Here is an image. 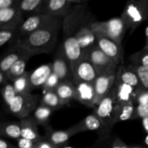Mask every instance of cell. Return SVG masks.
Wrapping results in <instances>:
<instances>
[{
	"mask_svg": "<svg viewBox=\"0 0 148 148\" xmlns=\"http://www.w3.org/2000/svg\"><path fill=\"white\" fill-rule=\"evenodd\" d=\"M23 22V14L16 7L0 9V27H13L19 28Z\"/></svg>",
	"mask_w": 148,
	"mask_h": 148,
	"instance_id": "ac0fdd59",
	"label": "cell"
},
{
	"mask_svg": "<svg viewBox=\"0 0 148 148\" xmlns=\"http://www.w3.org/2000/svg\"><path fill=\"white\" fill-rule=\"evenodd\" d=\"M91 23L88 19L77 33V39L83 53L97 45V36L91 27Z\"/></svg>",
	"mask_w": 148,
	"mask_h": 148,
	"instance_id": "e0dca14e",
	"label": "cell"
},
{
	"mask_svg": "<svg viewBox=\"0 0 148 148\" xmlns=\"http://www.w3.org/2000/svg\"><path fill=\"white\" fill-rule=\"evenodd\" d=\"M91 27L95 34L108 37L121 44L127 29L121 17H114L106 21L92 22Z\"/></svg>",
	"mask_w": 148,
	"mask_h": 148,
	"instance_id": "5b68a950",
	"label": "cell"
},
{
	"mask_svg": "<svg viewBox=\"0 0 148 148\" xmlns=\"http://www.w3.org/2000/svg\"><path fill=\"white\" fill-rule=\"evenodd\" d=\"M70 130L75 134L83 132L95 131V130H98L99 132L102 130V124L98 117L95 115V113H93L87 116L84 119L77 124L71 127Z\"/></svg>",
	"mask_w": 148,
	"mask_h": 148,
	"instance_id": "44dd1931",
	"label": "cell"
},
{
	"mask_svg": "<svg viewBox=\"0 0 148 148\" xmlns=\"http://www.w3.org/2000/svg\"><path fill=\"white\" fill-rule=\"evenodd\" d=\"M119 83H124L134 87L136 89H141L140 79L136 72L132 69L130 66L125 67L123 65H120L116 71V82Z\"/></svg>",
	"mask_w": 148,
	"mask_h": 148,
	"instance_id": "603a6c76",
	"label": "cell"
},
{
	"mask_svg": "<svg viewBox=\"0 0 148 148\" xmlns=\"http://www.w3.org/2000/svg\"><path fill=\"white\" fill-rule=\"evenodd\" d=\"M1 95L4 103L7 106H8L12 102L17 94L16 93L13 85L12 84L7 83L1 88Z\"/></svg>",
	"mask_w": 148,
	"mask_h": 148,
	"instance_id": "e575fe53",
	"label": "cell"
},
{
	"mask_svg": "<svg viewBox=\"0 0 148 148\" xmlns=\"http://www.w3.org/2000/svg\"><path fill=\"white\" fill-rule=\"evenodd\" d=\"M147 117H148V104H137L136 106L134 119L139 118L143 119Z\"/></svg>",
	"mask_w": 148,
	"mask_h": 148,
	"instance_id": "8d00e7d4",
	"label": "cell"
},
{
	"mask_svg": "<svg viewBox=\"0 0 148 148\" xmlns=\"http://www.w3.org/2000/svg\"><path fill=\"white\" fill-rule=\"evenodd\" d=\"M0 132L1 136L14 140H17L21 137V128L19 123H2L0 127Z\"/></svg>",
	"mask_w": 148,
	"mask_h": 148,
	"instance_id": "f1b7e54d",
	"label": "cell"
},
{
	"mask_svg": "<svg viewBox=\"0 0 148 148\" xmlns=\"http://www.w3.org/2000/svg\"><path fill=\"white\" fill-rule=\"evenodd\" d=\"M36 148H56L49 140H46L44 137H42V138L37 142L36 144Z\"/></svg>",
	"mask_w": 148,
	"mask_h": 148,
	"instance_id": "ab89813d",
	"label": "cell"
},
{
	"mask_svg": "<svg viewBox=\"0 0 148 148\" xmlns=\"http://www.w3.org/2000/svg\"><path fill=\"white\" fill-rule=\"evenodd\" d=\"M116 105L112 89L110 93L103 98L95 106L94 113L102 124V130L98 132L99 138H107L110 137L111 130L116 124Z\"/></svg>",
	"mask_w": 148,
	"mask_h": 148,
	"instance_id": "3957f363",
	"label": "cell"
},
{
	"mask_svg": "<svg viewBox=\"0 0 148 148\" xmlns=\"http://www.w3.org/2000/svg\"><path fill=\"white\" fill-rule=\"evenodd\" d=\"M39 99L40 97L38 95L18 94L7 107L12 114L21 120L27 118L33 111L34 112L38 107Z\"/></svg>",
	"mask_w": 148,
	"mask_h": 148,
	"instance_id": "8992f818",
	"label": "cell"
},
{
	"mask_svg": "<svg viewBox=\"0 0 148 148\" xmlns=\"http://www.w3.org/2000/svg\"><path fill=\"white\" fill-rule=\"evenodd\" d=\"M55 91L60 100L62 106L69 103L72 99H75V88L72 81H62Z\"/></svg>",
	"mask_w": 148,
	"mask_h": 148,
	"instance_id": "cb8c5ba5",
	"label": "cell"
},
{
	"mask_svg": "<svg viewBox=\"0 0 148 148\" xmlns=\"http://www.w3.org/2000/svg\"><path fill=\"white\" fill-rule=\"evenodd\" d=\"M52 72L51 63L41 65L30 72V81L32 90L43 88Z\"/></svg>",
	"mask_w": 148,
	"mask_h": 148,
	"instance_id": "d6986e66",
	"label": "cell"
},
{
	"mask_svg": "<svg viewBox=\"0 0 148 148\" xmlns=\"http://www.w3.org/2000/svg\"><path fill=\"white\" fill-rule=\"evenodd\" d=\"M17 30V27H0V46H4L6 43L12 40H14L15 43Z\"/></svg>",
	"mask_w": 148,
	"mask_h": 148,
	"instance_id": "1f68e13d",
	"label": "cell"
},
{
	"mask_svg": "<svg viewBox=\"0 0 148 148\" xmlns=\"http://www.w3.org/2000/svg\"><path fill=\"white\" fill-rule=\"evenodd\" d=\"M17 0H0V9L14 7L17 5Z\"/></svg>",
	"mask_w": 148,
	"mask_h": 148,
	"instance_id": "b9f144b4",
	"label": "cell"
},
{
	"mask_svg": "<svg viewBox=\"0 0 148 148\" xmlns=\"http://www.w3.org/2000/svg\"><path fill=\"white\" fill-rule=\"evenodd\" d=\"M144 143H145V144L146 147H148V134L146 135L145 138V140H144Z\"/></svg>",
	"mask_w": 148,
	"mask_h": 148,
	"instance_id": "7dc6e473",
	"label": "cell"
},
{
	"mask_svg": "<svg viewBox=\"0 0 148 148\" xmlns=\"http://www.w3.org/2000/svg\"><path fill=\"white\" fill-rule=\"evenodd\" d=\"M54 17H55L44 14V13L29 16L19 27L18 30H17L16 42H17L23 38L28 36L29 34L33 33L36 30L40 29V27L51 21Z\"/></svg>",
	"mask_w": 148,
	"mask_h": 148,
	"instance_id": "9c48e42d",
	"label": "cell"
},
{
	"mask_svg": "<svg viewBox=\"0 0 148 148\" xmlns=\"http://www.w3.org/2000/svg\"><path fill=\"white\" fill-rule=\"evenodd\" d=\"M61 82H62V81L59 79V77H58L56 74L52 72V74L50 75V77H49V79H47L46 82L45 83L44 86H43V90H44V92L55 90Z\"/></svg>",
	"mask_w": 148,
	"mask_h": 148,
	"instance_id": "d590c367",
	"label": "cell"
},
{
	"mask_svg": "<svg viewBox=\"0 0 148 148\" xmlns=\"http://www.w3.org/2000/svg\"><path fill=\"white\" fill-rule=\"evenodd\" d=\"M72 7L70 0H45L43 13L64 19L69 14Z\"/></svg>",
	"mask_w": 148,
	"mask_h": 148,
	"instance_id": "9a60e30c",
	"label": "cell"
},
{
	"mask_svg": "<svg viewBox=\"0 0 148 148\" xmlns=\"http://www.w3.org/2000/svg\"><path fill=\"white\" fill-rule=\"evenodd\" d=\"M139 90L134 87L124 83L116 82L113 88L114 98L116 104L125 105V104H137V96Z\"/></svg>",
	"mask_w": 148,
	"mask_h": 148,
	"instance_id": "2e32d148",
	"label": "cell"
},
{
	"mask_svg": "<svg viewBox=\"0 0 148 148\" xmlns=\"http://www.w3.org/2000/svg\"><path fill=\"white\" fill-rule=\"evenodd\" d=\"M137 104H148V90L140 89L138 90L137 96Z\"/></svg>",
	"mask_w": 148,
	"mask_h": 148,
	"instance_id": "74e56055",
	"label": "cell"
},
{
	"mask_svg": "<svg viewBox=\"0 0 148 148\" xmlns=\"http://www.w3.org/2000/svg\"><path fill=\"white\" fill-rule=\"evenodd\" d=\"M30 57H32V56H27L23 57L12 66V67L6 73L9 81L13 82L18 77L23 76L25 73L26 64H27V61L30 59Z\"/></svg>",
	"mask_w": 148,
	"mask_h": 148,
	"instance_id": "4316f807",
	"label": "cell"
},
{
	"mask_svg": "<svg viewBox=\"0 0 148 148\" xmlns=\"http://www.w3.org/2000/svg\"><path fill=\"white\" fill-rule=\"evenodd\" d=\"M51 66L53 72L59 77L61 81L70 80V78L72 77L70 63L62 46H61L55 55Z\"/></svg>",
	"mask_w": 148,
	"mask_h": 148,
	"instance_id": "4fadbf2b",
	"label": "cell"
},
{
	"mask_svg": "<svg viewBox=\"0 0 148 148\" xmlns=\"http://www.w3.org/2000/svg\"><path fill=\"white\" fill-rule=\"evenodd\" d=\"M73 135H75V134L70 128L66 130H53L49 127L44 137L55 147L59 148L67 145L68 141Z\"/></svg>",
	"mask_w": 148,
	"mask_h": 148,
	"instance_id": "ffe728a7",
	"label": "cell"
},
{
	"mask_svg": "<svg viewBox=\"0 0 148 148\" xmlns=\"http://www.w3.org/2000/svg\"><path fill=\"white\" fill-rule=\"evenodd\" d=\"M142 124H143L144 130L146 132L147 134H148V117L142 119Z\"/></svg>",
	"mask_w": 148,
	"mask_h": 148,
	"instance_id": "f6af8a7d",
	"label": "cell"
},
{
	"mask_svg": "<svg viewBox=\"0 0 148 148\" xmlns=\"http://www.w3.org/2000/svg\"><path fill=\"white\" fill-rule=\"evenodd\" d=\"M53 110L49 107L40 104L33 112V117L38 125H46L51 115Z\"/></svg>",
	"mask_w": 148,
	"mask_h": 148,
	"instance_id": "f546056e",
	"label": "cell"
},
{
	"mask_svg": "<svg viewBox=\"0 0 148 148\" xmlns=\"http://www.w3.org/2000/svg\"><path fill=\"white\" fill-rule=\"evenodd\" d=\"M83 55L88 58L91 63L94 65L98 74L106 73L111 71L117 70V64L108 57L101 49L95 45L89 50L84 52Z\"/></svg>",
	"mask_w": 148,
	"mask_h": 148,
	"instance_id": "52a82bcc",
	"label": "cell"
},
{
	"mask_svg": "<svg viewBox=\"0 0 148 148\" xmlns=\"http://www.w3.org/2000/svg\"><path fill=\"white\" fill-rule=\"evenodd\" d=\"M121 18L127 29L134 31L148 19V0H131L126 4Z\"/></svg>",
	"mask_w": 148,
	"mask_h": 148,
	"instance_id": "277c9868",
	"label": "cell"
},
{
	"mask_svg": "<svg viewBox=\"0 0 148 148\" xmlns=\"http://www.w3.org/2000/svg\"><path fill=\"white\" fill-rule=\"evenodd\" d=\"M87 3L73 5L69 14L62 21L64 32L62 48L73 69L82 58L83 51L77 39V33L82 25L89 18Z\"/></svg>",
	"mask_w": 148,
	"mask_h": 148,
	"instance_id": "6da1fadb",
	"label": "cell"
},
{
	"mask_svg": "<svg viewBox=\"0 0 148 148\" xmlns=\"http://www.w3.org/2000/svg\"><path fill=\"white\" fill-rule=\"evenodd\" d=\"M131 64L143 66L148 68V50L143 48L140 51L134 53L130 57Z\"/></svg>",
	"mask_w": 148,
	"mask_h": 148,
	"instance_id": "d6a6232c",
	"label": "cell"
},
{
	"mask_svg": "<svg viewBox=\"0 0 148 148\" xmlns=\"http://www.w3.org/2000/svg\"><path fill=\"white\" fill-rule=\"evenodd\" d=\"M72 82H85L94 84L99 74L90 61L82 56L76 66L72 69Z\"/></svg>",
	"mask_w": 148,
	"mask_h": 148,
	"instance_id": "ba28073f",
	"label": "cell"
},
{
	"mask_svg": "<svg viewBox=\"0 0 148 148\" xmlns=\"http://www.w3.org/2000/svg\"><path fill=\"white\" fill-rule=\"evenodd\" d=\"M33 148H36V147H33Z\"/></svg>",
	"mask_w": 148,
	"mask_h": 148,
	"instance_id": "681fc988",
	"label": "cell"
},
{
	"mask_svg": "<svg viewBox=\"0 0 148 148\" xmlns=\"http://www.w3.org/2000/svg\"><path fill=\"white\" fill-rule=\"evenodd\" d=\"M62 27V18L54 17L40 29L18 41L35 54L50 53L56 46Z\"/></svg>",
	"mask_w": 148,
	"mask_h": 148,
	"instance_id": "7a4b0ae2",
	"label": "cell"
},
{
	"mask_svg": "<svg viewBox=\"0 0 148 148\" xmlns=\"http://www.w3.org/2000/svg\"><path fill=\"white\" fill-rule=\"evenodd\" d=\"M40 104L51 108L53 111L62 107L60 100L55 90L44 92L40 101Z\"/></svg>",
	"mask_w": 148,
	"mask_h": 148,
	"instance_id": "4dcf8cb0",
	"label": "cell"
},
{
	"mask_svg": "<svg viewBox=\"0 0 148 148\" xmlns=\"http://www.w3.org/2000/svg\"><path fill=\"white\" fill-rule=\"evenodd\" d=\"M8 79H7V77L6 73H4L2 72H0V84H1V87L4 86L6 84H7Z\"/></svg>",
	"mask_w": 148,
	"mask_h": 148,
	"instance_id": "ee69618b",
	"label": "cell"
},
{
	"mask_svg": "<svg viewBox=\"0 0 148 148\" xmlns=\"http://www.w3.org/2000/svg\"><path fill=\"white\" fill-rule=\"evenodd\" d=\"M97 45L117 65L124 63L122 44L104 36L96 34Z\"/></svg>",
	"mask_w": 148,
	"mask_h": 148,
	"instance_id": "8fae6325",
	"label": "cell"
},
{
	"mask_svg": "<svg viewBox=\"0 0 148 148\" xmlns=\"http://www.w3.org/2000/svg\"><path fill=\"white\" fill-rule=\"evenodd\" d=\"M30 72L26 71V72L23 76L20 77L12 82V85L17 95L30 93L32 90V87L30 85Z\"/></svg>",
	"mask_w": 148,
	"mask_h": 148,
	"instance_id": "83f0119b",
	"label": "cell"
},
{
	"mask_svg": "<svg viewBox=\"0 0 148 148\" xmlns=\"http://www.w3.org/2000/svg\"><path fill=\"white\" fill-rule=\"evenodd\" d=\"M0 148H18L10 144L4 138L0 139Z\"/></svg>",
	"mask_w": 148,
	"mask_h": 148,
	"instance_id": "7bdbcfd3",
	"label": "cell"
},
{
	"mask_svg": "<svg viewBox=\"0 0 148 148\" xmlns=\"http://www.w3.org/2000/svg\"><path fill=\"white\" fill-rule=\"evenodd\" d=\"M45 0H17L16 7L25 14L30 16L43 13V5Z\"/></svg>",
	"mask_w": 148,
	"mask_h": 148,
	"instance_id": "d4e9b609",
	"label": "cell"
},
{
	"mask_svg": "<svg viewBox=\"0 0 148 148\" xmlns=\"http://www.w3.org/2000/svg\"><path fill=\"white\" fill-rule=\"evenodd\" d=\"M145 37H146V43L144 46V49L148 50V26L145 29Z\"/></svg>",
	"mask_w": 148,
	"mask_h": 148,
	"instance_id": "bcb514c9",
	"label": "cell"
},
{
	"mask_svg": "<svg viewBox=\"0 0 148 148\" xmlns=\"http://www.w3.org/2000/svg\"><path fill=\"white\" fill-rule=\"evenodd\" d=\"M136 103L125 104V105H116V124L121 121H129L134 119L135 115Z\"/></svg>",
	"mask_w": 148,
	"mask_h": 148,
	"instance_id": "484cf974",
	"label": "cell"
},
{
	"mask_svg": "<svg viewBox=\"0 0 148 148\" xmlns=\"http://www.w3.org/2000/svg\"><path fill=\"white\" fill-rule=\"evenodd\" d=\"M21 128V137L37 143L42 138L39 134L38 124L33 116L21 119L19 122Z\"/></svg>",
	"mask_w": 148,
	"mask_h": 148,
	"instance_id": "7402d4cb",
	"label": "cell"
},
{
	"mask_svg": "<svg viewBox=\"0 0 148 148\" xmlns=\"http://www.w3.org/2000/svg\"><path fill=\"white\" fill-rule=\"evenodd\" d=\"M111 148H130L128 145L121 140L119 137H114L113 138L112 143H111Z\"/></svg>",
	"mask_w": 148,
	"mask_h": 148,
	"instance_id": "60d3db41",
	"label": "cell"
},
{
	"mask_svg": "<svg viewBox=\"0 0 148 148\" xmlns=\"http://www.w3.org/2000/svg\"><path fill=\"white\" fill-rule=\"evenodd\" d=\"M34 55L36 54L26 49L20 42H16L14 43L12 47L10 48L2 56L0 62V72L7 73L12 66L20 59L25 56H33Z\"/></svg>",
	"mask_w": 148,
	"mask_h": 148,
	"instance_id": "30bf717a",
	"label": "cell"
},
{
	"mask_svg": "<svg viewBox=\"0 0 148 148\" xmlns=\"http://www.w3.org/2000/svg\"><path fill=\"white\" fill-rule=\"evenodd\" d=\"M116 71L106 72L98 75L94 82L95 92V106L100 101L108 95L116 82Z\"/></svg>",
	"mask_w": 148,
	"mask_h": 148,
	"instance_id": "7c38bea8",
	"label": "cell"
},
{
	"mask_svg": "<svg viewBox=\"0 0 148 148\" xmlns=\"http://www.w3.org/2000/svg\"><path fill=\"white\" fill-rule=\"evenodd\" d=\"M75 88V99L87 106L95 108L94 84L85 82H73Z\"/></svg>",
	"mask_w": 148,
	"mask_h": 148,
	"instance_id": "5bb4252c",
	"label": "cell"
},
{
	"mask_svg": "<svg viewBox=\"0 0 148 148\" xmlns=\"http://www.w3.org/2000/svg\"><path fill=\"white\" fill-rule=\"evenodd\" d=\"M59 148H75V147H70V146H67V145H65V146H63V147H61Z\"/></svg>",
	"mask_w": 148,
	"mask_h": 148,
	"instance_id": "c3c4849f",
	"label": "cell"
},
{
	"mask_svg": "<svg viewBox=\"0 0 148 148\" xmlns=\"http://www.w3.org/2000/svg\"><path fill=\"white\" fill-rule=\"evenodd\" d=\"M17 141V147L18 148H33L36 147V143L32 140L20 137Z\"/></svg>",
	"mask_w": 148,
	"mask_h": 148,
	"instance_id": "f35d334b",
	"label": "cell"
},
{
	"mask_svg": "<svg viewBox=\"0 0 148 148\" xmlns=\"http://www.w3.org/2000/svg\"><path fill=\"white\" fill-rule=\"evenodd\" d=\"M130 66L137 74L140 79L141 89L148 90V68L138 65L130 64Z\"/></svg>",
	"mask_w": 148,
	"mask_h": 148,
	"instance_id": "836d02e7",
	"label": "cell"
}]
</instances>
